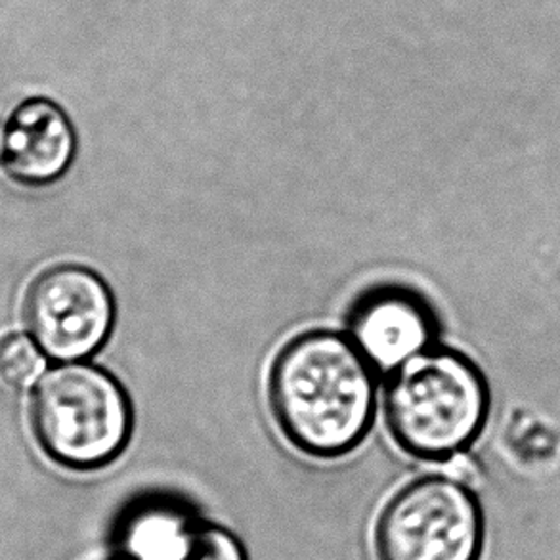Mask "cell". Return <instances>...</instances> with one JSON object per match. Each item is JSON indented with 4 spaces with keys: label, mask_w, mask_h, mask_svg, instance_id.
<instances>
[{
    "label": "cell",
    "mask_w": 560,
    "mask_h": 560,
    "mask_svg": "<svg viewBox=\"0 0 560 560\" xmlns=\"http://www.w3.org/2000/svg\"><path fill=\"white\" fill-rule=\"evenodd\" d=\"M378 381L347 334L312 329L273 358L268 401L291 446L316 459H339L372 431Z\"/></svg>",
    "instance_id": "6da1fadb"
},
{
    "label": "cell",
    "mask_w": 560,
    "mask_h": 560,
    "mask_svg": "<svg viewBox=\"0 0 560 560\" xmlns=\"http://www.w3.org/2000/svg\"><path fill=\"white\" fill-rule=\"evenodd\" d=\"M385 383V421L394 442L421 462L467 454L492 413V388L465 352L436 345Z\"/></svg>",
    "instance_id": "7a4b0ae2"
},
{
    "label": "cell",
    "mask_w": 560,
    "mask_h": 560,
    "mask_svg": "<svg viewBox=\"0 0 560 560\" xmlns=\"http://www.w3.org/2000/svg\"><path fill=\"white\" fill-rule=\"evenodd\" d=\"M31 429L50 462L91 472L117 462L135 432V406L102 365L61 362L48 368L31 394Z\"/></svg>",
    "instance_id": "3957f363"
},
{
    "label": "cell",
    "mask_w": 560,
    "mask_h": 560,
    "mask_svg": "<svg viewBox=\"0 0 560 560\" xmlns=\"http://www.w3.org/2000/svg\"><path fill=\"white\" fill-rule=\"evenodd\" d=\"M486 516L467 482L429 475L401 486L373 528L377 560H480Z\"/></svg>",
    "instance_id": "277c9868"
},
{
    "label": "cell",
    "mask_w": 560,
    "mask_h": 560,
    "mask_svg": "<svg viewBox=\"0 0 560 560\" xmlns=\"http://www.w3.org/2000/svg\"><path fill=\"white\" fill-rule=\"evenodd\" d=\"M23 322L48 360L96 357L114 335L117 301L107 281L83 265H56L31 281Z\"/></svg>",
    "instance_id": "5b68a950"
},
{
    "label": "cell",
    "mask_w": 560,
    "mask_h": 560,
    "mask_svg": "<svg viewBox=\"0 0 560 560\" xmlns=\"http://www.w3.org/2000/svg\"><path fill=\"white\" fill-rule=\"evenodd\" d=\"M347 337L381 381L440 345V319L416 289L377 285L350 306Z\"/></svg>",
    "instance_id": "8992f818"
},
{
    "label": "cell",
    "mask_w": 560,
    "mask_h": 560,
    "mask_svg": "<svg viewBox=\"0 0 560 560\" xmlns=\"http://www.w3.org/2000/svg\"><path fill=\"white\" fill-rule=\"evenodd\" d=\"M79 138L54 100H23L0 121V171L22 188H46L68 175Z\"/></svg>",
    "instance_id": "52a82bcc"
},
{
    "label": "cell",
    "mask_w": 560,
    "mask_h": 560,
    "mask_svg": "<svg viewBox=\"0 0 560 560\" xmlns=\"http://www.w3.org/2000/svg\"><path fill=\"white\" fill-rule=\"evenodd\" d=\"M194 511L183 501L171 498H148L137 501L122 515L117 528V546L122 559L161 560L184 526L194 518Z\"/></svg>",
    "instance_id": "ba28073f"
},
{
    "label": "cell",
    "mask_w": 560,
    "mask_h": 560,
    "mask_svg": "<svg viewBox=\"0 0 560 560\" xmlns=\"http://www.w3.org/2000/svg\"><path fill=\"white\" fill-rule=\"evenodd\" d=\"M161 560H249V553L235 532L196 515Z\"/></svg>",
    "instance_id": "9c48e42d"
},
{
    "label": "cell",
    "mask_w": 560,
    "mask_h": 560,
    "mask_svg": "<svg viewBox=\"0 0 560 560\" xmlns=\"http://www.w3.org/2000/svg\"><path fill=\"white\" fill-rule=\"evenodd\" d=\"M46 372V357L31 335L0 337V383L12 390L30 388Z\"/></svg>",
    "instance_id": "30bf717a"
}]
</instances>
